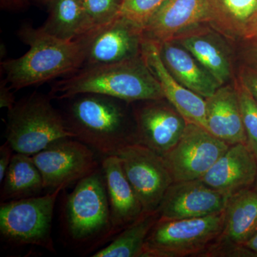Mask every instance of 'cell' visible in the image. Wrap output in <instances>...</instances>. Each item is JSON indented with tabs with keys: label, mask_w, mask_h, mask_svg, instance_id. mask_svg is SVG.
Returning <instances> with one entry per match:
<instances>
[{
	"label": "cell",
	"mask_w": 257,
	"mask_h": 257,
	"mask_svg": "<svg viewBox=\"0 0 257 257\" xmlns=\"http://www.w3.org/2000/svg\"><path fill=\"white\" fill-rule=\"evenodd\" d=\"M62 113L74 138L101 156L117 155L127 145L138 143L132 103L104 95L84 93L65 99Z\"/></svg>",
	"instance_id": "obj_1"
},
{
	"label": "cell",
	"mask_w": 257,
	"mask_h": 257,
	"mask_svg": "<svg viewBox=\"0 0 257 257\" xmlns=\"http://www.w3.org/2000/svg\"><path fill=\"white\" fill-rule=\"evenodd\" d=\"M18 35L30 49L19 58L1 62L5 79L13 90L63 78L84 67L86 35L77 40H61L41 28L25 24L18 30Z\"/></svg>",
	"instance_id": "obj_2"
},
{
	"label": "cell",
	"mask_w": 257,
	"mask_h": 257,
	"mask_svg": "<svg viewBox=\"0 0 257 257\" xmlns=\"http://www.w3.org/2000/svg\"><path fill=\"white\" fill-rule=\"evenodd\" d=\"M84 93L104 94L130 103L165 98L143 55L116 63L83 67L54 82L48 95L52 99L65 100Z\"/></svg>",
	"instance_id": "obj_3"
},
{
	"label": "cell",
	"mask_w": 257,
	"mask_h": 257,
	"mask_svg": "<svg viewBox=\"0 0 257 257\" xmlns=\"http://www.w3.org/2000/svg\"><path fill=\"white\" fill-rule=\"evenodd\" d=\"M62 225L66 239L77 248L93 250L114 238L102 168L79 181L64 200Z\"/></svg>",
	"instance_id": "obj_4"
},
{
	"label": "cell",
	"mask_w": 257,
	"mask_h": 257,
	"mask_svg": "<svg viewBox=\"0 0 257 257\" xmlns=\"http://www.w3.org/2000/svg\"><path fill=\"white\" fill-rule=\"evenodd\" d=\"M49 95L34 93L8 112L5 138L15 152L33 156L60 139L73 138Z\"/></svg>",
	"instance_id": "obj_5"
},
{
	"label": "cell",
	"mask_w": 257,
	"mask_h": 257,
	"mask_svg": "<svg viewBox=\"0 0 257 257\" xmlns=\"http://www.w3.org/2000/svg\"><path fill=\"white\" fill-rule=\"evenodd\" d=\"M224 210L202 217L157 220L142 257L199 256L222 232Z\"/></svg>",
	"instance_id": "obj_6"
},
{
	"label": "cell",
	"mask_w": 257,
	"mask_h": 257,
	"mask_svg": "<svg viewBox=\"0 0 257 257\" xmlns=\"http://www.w3.org/2000/svg\"><path fill=\"white\" fill-rule=\"evenodd\" d=\"M62 189L44 195L9 201L0 205V234L14 246L35 245L55 253L52 224L56 200Z\"/></svg>",
	"instance_id": "obj_7"
},
{
	"label": "cell",
	"mask_w": 257,
	"mask_h": 257,
	"mask_svg": "<svg viewBox=\"0 0 257 257\" xmlns=\"http://www.w3.org/2000/svg\"><path fill=\"white\" fill-rule=\"evenodd\" d=\"M205 25L231 36L219 0H167L144 27L143 37L160 45Z\"/></svg>",
	"instance_id": "obj_8"
},
{
	"label": "cell",
	"mask_w": 257,
	"mask_h": 257,
	"mask_svg": "<svg viewBox=\"0 0 257 257\" xmlns=\"http://www.w3.org/2000/svg\"><path fill=\"white\" fill-rule=\"evenodd\" d=\"M41 172L45 190H62L101 167L95 152L77 139H60L32 156Z\"/></svg>",
	"instance_id": "obj_9"
},
{
	"label": "cell",
	"mask_w": 257,
	"mask_h": 257,
	"mask_svg": "<svg viewBox=\"0 0 257 257\" xmlns=\"http://www.w3.org/2000/svg\"><path fill=\"white\" fill-rule=\"evenodd\" d=\"M229 146L205 128L187 123L178 143L162 158L174 182L195 180L202 178Z\"/></svg>",
	"instance_id": "obj_10"
},
{
	"label": "cell",
	"mask_w": 257,
	"mask_h": 257,
	"mask_svg": "<svg viewBox=\"0 0 257 257\" xmlns=\"http://www.w3.org/2000/svg\"><path fill=\"white\" fill-rule=\"evenodd\" d=\"M125 175L145 212L157 211L167 189L173 183L163 158L141 144L127 145L118 155Z\"/></svg>",
	"instance_id": "obj_11"
},
{
	"label": "cell",
	"mask_w": 257,
	"mask_h": 257,
	"mask_svg": "<svg viewBox=\"0 0 257 257\" xmlns=\"http://www.w3.org/2000/svg\"><path fill=\"white\" fill-rule=\"evenodd\" d=\"M85 36L87 47L83 67L116 63L142 55L143 29L121 15Z\"/></svg>",
	"instance_id": "obj_12"
},
{
	"label": "cell",
	"mask_w": 257,
	"mask_h": 257,
	"mask_svg": "<svg viewBox=\"0 0 257 257\" xmlns=\"http://www.w3.org/2000/svg\"><path fill=\"white\" fill-rule=\"evenodd\" d=\"M164 99L137 101L139 105L133 108L138 143L162 157L178 143L187 124L183 116L170 103L164 102Z\"/></svg>",
	"instance_id": "obj_13"
},
{
	"label": "cell",
	"mask_w": 257,
	"mask_h": 257,
	"mask_svg": "<svg viewBox=\"0 0 257 257\" xmlns=\"http://www.w3.org/2000/svg\"><path fill=\"white\" fill-rule=\"evenodd\" d=\"M228 199L200 179L173 182L157 209L159 219L174 220L211 215L224 211Z\"/></svg>",
	"instance_id": "obj_14"
},
{
	"label": "cell",
	"mask_w": 257,
	"mask_h": 257,
	"mask_svg": "<svg viewBox=\"0 0 257 257\" xmlns=\"http://www.w3.org/2000/svg\"><path fill=\"white\" fill-rule=\"evenodd\" d=\"M257 160L246 144L230 145L229 148L201 180L209 187L230 197L254 186Z\"/></svg>",
	"instance_id": "obj_15"
},
{
	"label": "cell",
	"mask_w": 257,
	"mask_h": 257,
	"mask_svg": "<svg viewBox=\"0 0 257 257\" xmlns=\"http://www.w3.org/2000/svg\"><path fill=\"white\" fill-rule=\"evenodd\" d=\"M142 55L147 67L160 83L165 99L187 123L206 128V99L184 87L172 75L161 58L160 46L144 38Z\"/></svg>",
	"instance_id": "obj_16"
},
{
	"label": "cell",
	"mask_w": 257,
	"mask_h": 257,
	"mask_svg": "<svg viewBox=\"0 0 257 257\" xmlns=\"http://www.w3.org/2000/svg\"><path fill=\"white\" fill-rule=\"evenodd\" d=\"M101 165L105 179L114 237L138 220L145 211L125 175L119 157L116 155L103 157Z\"/></svg>",
	"instance_id": "obj_17"
},
{
	"label": "cell",
	"mask_w": 257,
	"mask_h": 257,
	"mask_svg": "<svg viewBox=\"0 0 257 257\" xmlns=\"http://www.w3.org/2000/svg\"><path fill=\"white\" fill-rule=\"evenodd\" d=\"M206 124L209 133L227 145H247L235 85L221 86L206 99Z\"/></svg>",
	"instance_id": "obj_18"
},
{
	"label": "cell",
	"mask_w": 257,
	"mask_h": 257,
	"mask_svg": "<svg viewBox=\"0 0 257 257\" xmlns=\"http://www.w3.org/2000/svg\"><path fill=\"white\" fill-rule=\"evenodd\" d=\"M161 58L169 72L181 84L204 99L221 87L195 57L174 40L161 44Z\"/></svg>",
	"instance_id": "obj_19"
},
{
	"label": "cell",
	"mask_w": 257,
	"mask_h": 257,
	"mask_svg": "<svg viewBox=\"0 0 257 257\" xmlns=\"http://www.w3.org/2000/svg\"><path fill=\"white\" fill-rule=\"evenodd\" d=\"M224 224L217 239L244 245L257 233V191L243 189L228 199Z\"/></svg>",
	"instance_id": "obj_20"
},
{
	"label": "cell",
	"mask_w": 257,
	"mask_h": 257,
	"mask_svg": "<svg viewBox=\"0 0 257 257\" xmlns=\"http://www.w3.org/2000/svg\"><path fill=\"white\" fill-rule=\"evenodd\" d=\"M205 30H194L174 41L188 50L221 86L225 85L231 77L229 57L221 44Z\"/></svg>",
	"instance_id": "obj_21"
},
{
	"label": "cell",
	"mask_w": 257,
	"mask_h": 257,
	"mask_svg": "<svg viewBox=\"0 0 257 257\" xmlns=\"http://www.w3.org/2000/svg\"><path fill=\"white\" fill-rule=\"evenodd\" d=\"M48 10V18L41 28L52 36L74 40L93 30L82 0H52Z\"/></svg>",
	"instance_id": "obj_22"
},
{
	"label": "cell",
	"mask_w": 257,
	"mask_h": 257,
	"mask_svg": "<svg viewBox=\"0 0 257 257\" xmlns=\"http://www.w3.org/2000/svg\"><path fill=\"white\" fill-rule=\"evenodd\" d=\"M1 186V203L36 197L45 190L41 172L32 156L17 152Z\"/></svg>",
	"instance_id": "obj_23"
},
{
	"label": "cell",
	"mask_w": 257,
	"mask_h": 257,
	"mask_svg": "<svg viewBox=\"0 0 257 257\" xmlns=\"http://www.w3.org/2000/svg\"><path fill=\"white\" fill-rule=\"evenodd\" d=\"M159 219L158 211L144 212L142 216L116 235L111 243L93 257H142L150 231Z\"/></svg>",
	"instance_id": "obj_24"
},
{
	"label": "cell",
	"mask_w": 257,
	"mask_h": 257,
	"mask_svg": "<svg viewBox=\"0 0 257 257\" xmlns=\"http://www.w3.org/2000/svg\"><path fill=\"white\" fill-rule=\"evenodd\" d=\"M231 36L247 37L257 19V0H219Z\"/></svg>",
	"instance_id": "obj_25"
},
{
	"label": "cell",
	"mask_w": 257,
	"mask_h": 257,
	"mask_svg": "<svg viewBox=\"0 0 257 257\" xmlns=\"http://www.w3.org/2000/svg\"><path fill=\"white\" fill-rule=\"evenodd\" d=\"M234 85L239 96L247 145L257 160V101L240 79Z\"/></svg>",
	"instance_id": "obj_26"
},
{
	"label": "cell",
	"mask_w": 257,
	"mask_h": 257,
	"mask_svg": "<svg viewBox=\"0 0 257 257\" xmlns=\"http://www.w3.org/2000/svg\"><path fill=\"white\" fill-rule=\"evenodd\" d=\"M167 0H123L119 15L143 29Z\"/></svg>",
	"instance_id": "obj_27"
},
{
	"label": "cell",
	"mask_w": 257,
	"mask_h": 257,
	"mask_svg": "<svg viewBox=\"0 0 257 257\" xmlns=\"http://www.w3.org/2000/svg\"><path fill=\"white\" fill-rule=\"evenodd\" d=\"M123 0H82L93 30L109 23L119 15Z\"/></svg>",
	"instance_id": "obj_28"
},
{
	"label": "cell",
	"mask_w": 257,
	"mask_h": 257,
	"mask_svg": "<svg viewBox=\"0 0 257 257\" xmlns=\"http://www.w3.org/2000/svg\"><path fill=\"white\" fill-rule=\"evenodd\" d=\"M199 256L256 257L257 255L244 245L227 242L216 239Z\"/></svg>",
	"instance_id": "obj_29"
},
{
	"label": "cell",
	"mask_w": 257,
	"mask_h": 257,
	"mask_svg": "<svg viewBox=\"0 0 257 257\" xmlns=\"http://www.w3.org/2000/svg\"><path fill=\"white\" fill-rule=\"evenodd\" d=\"M14 154V150L8 142H5L0 147V183L5 178Z\"/></svg>",
	"instance_id": "obj_30"
},
{
	"label": "cell",
	"mask_w": 257,
	"mask_h": 257,
	"mask_svg": "<svg viewBox=\"0 0 257 257\" xmlns=\"http://www.w3.org/2000/svg\"><path fill=\"white\" fill-rule=\"evenodd\" d=\"M12 90L13 89L10 87L6 79H2L0 82V107L7 108L9 110L14 106L17 101Z\"/></svg>",
	"instance_id": "obj_31"
},
{
	"label": "cell",
	"mask_w": 257,
	"mask_h": 257,
	"mask_svg": "<svg viewBox=\"0 0 257 257\" xmlns=\"http://www.w3.org/2000/svg\"><path fill=\"white\" fill-rule=\"evenodd\" d=\"M239 79L257 101V71L251 69H243Z\"/></svg>",
	"instance_id": "obj_32"
},
{
	"label": "cell",
	"mask_w": 257,
	"mask_h": 257,
	"mask_svg": "<svg viewBox=\"0 0 257 257\" xmlns=\"http://www.w3.org/2000/svg\"><path fill=\"white\" fill-rule=\"evenodd\" d=\"M30 5L29 0H0L1 9L9 11H21Z\"/></svg>",
	"instance_id": "obj_33"
},
{
	"label": "cell",
	"mask_w": 257,
	"mask_h": 257,
	"mask_svg": "<svg viewBox=\"0 0 257 257\" xmlns=\"http://www.w3.org/2000/svg\"><path fill=\"white\" fill-rule=\"evenodd\" d=\"M244 246L249 248L257 255V233L249 241L245 243Z\"/></svg>",
	"instance_id": "obj_34"
},
{
	"label": "cell",
	"mask_w": 257,
	"mask_h": 257,
	"mask_svg": "<svg viewBox=\"0 0 257 257\" xmlns=\"http://www.w3.org/2000/svg\"><path fill=\"white\" fill-rule=\"evenodd\" d=\"M248 38H254L257 40V19L256 21H255L254 24L251 28V30H250L249 33H248Z\"/></svg>",
	"instance_id": "obj_35"
},
{
	"label": "cell",
	"mask_w": 257,
	"mask_h": 257,
	"mask_svg": "<svg viewBox=\"0 0 257 257\" xmlns=\"http://www.w3.org/2000/svg\"><path fill=\"white\" fill-rule=\"evenodd\" d=\"M35 1H36L37 3H40V4L48 6V5L52 3V0H35Z\"/></svg>",
	"instance_id": "obj_36"
},
{
	"label": "cell",
	"mask_w": 257,
	"mask_h": 257,
	"mask_svg": "<svg viewBox=\"0 0 257 257\" xmlns=\"http://www.w3.org/2000/svg\"><path fill=\"white\" fill-rule=\"evenodd\" d=\"M254 57H255V59H256V60L257 62V48L254 51Z\"/></svg>",
	"instance_id": "obj_37"
},
{
	"label": "cell",
	"mask_w": 257,
	"mask_h": 257,
	"mask_svg": "<svg viewBox=\"0 0 257 257\" xmlns=\"http://www.w3.org/2000/svg\"><path fill=\"white\" fill-rule=\"evenodd\" d=\"M254 187V189H256V190L257 191V177L256 182H255L254 187Z\"/></svg>",
	"instance_id": "obj_38"
}]
</instances>
